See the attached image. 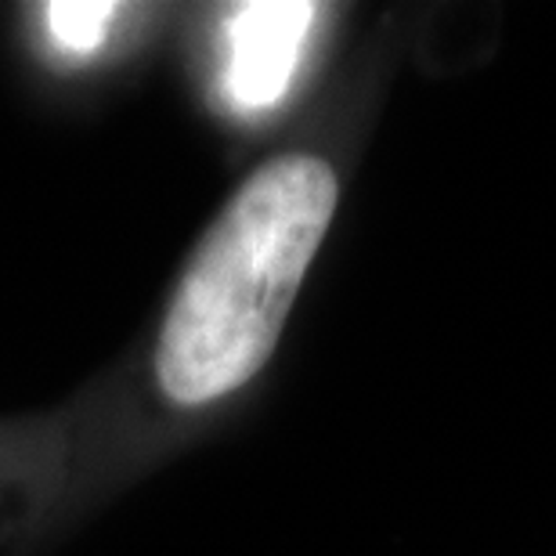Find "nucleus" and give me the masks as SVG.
Masks as SVG:
<instances>
[{
    "label": "nucleus",
    "mask_w": 556,
    "mask_h": 556,
    "mask_svg": "<svg viewBox=\"0 0 556 556\" xmlns=\"http://www.w3.org/2000/svg\"><path fill=\"white\" fill-rule=\"evenodd\" d=\"M337 195L326 160L278 155L220 210L174 289L155 348V380L174 405H210L264 369Z\"/></svg>",
    "instance_id": "1"
},
{
    "label": "nucleus",
    "mask_w": 556,
    "mask_h": 556,
    "mask_svg": "<svg viewBox=\"0 0 556 556\" xmlns=\"http://www.w3.org/2000/svg\"><path fill=\"white\" fill-rule=\"evenodd\" d=\"M318 4H239L225 22V94L239 113L282 102L304 54Z\"/></svg>",
    "instance_id": "2"
},
{
    "label": "nucleus",
    "mask_w": 556,
    "mask_h": 556,
    "mask_svg": "<svg viewBox=\"0 0 556 556\" xmlns=\"http://www.w3.org/2000/svg\"><path fill=\"white\" fill-rule=\"evenodd\" d=\"M119 11H124L119 4H91L87 0V4H48L43 15H48V29L62 51L91 54L102 48L105 33Z\"/></svg>",
    "instance_id": "3"
}]
</instances>
